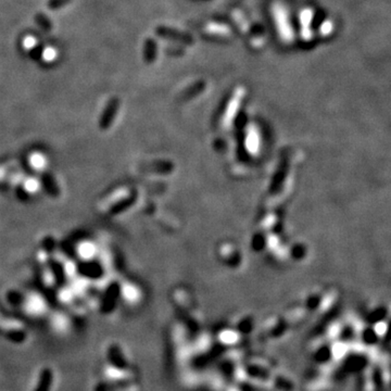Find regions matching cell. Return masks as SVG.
<instances>
[{"instance_id":"cell-1","label":"cell","mask_w":391,"mask_h":391,"mask_svg":"<svg viewBox=\"0 0 391 391\" xmlns=\"http://www.w3.org/2000/svg\"><path fill=\"white\" fill-rule=\"evenodd\" d=\"M273 12H274L275 22H276V25H277V29L280 34V37H282L286 42L292 41L293 29H292V27H290L292 25H290V23H289L288 16L285 11V8L280 6V4H276V6L274 7Z\"/></svg>"},{"instance_id":"cell-2","label":"cell","mask_w":391,"mask_h":391,"mask_svg":"<svg viewBox=\"0 0 391 391\" xmlns=\"http://www.w3.org/2000/svg\"><path fill=\"white\" fill-rule=\"evenodd\" d=\"M108 360L115 368L124 370L128 367L126 359L124 358L121 348L118 344H111L108 349Z\"/></svg>"},{"instance_id":"cell-3","label":"cell","mask_w":391,"mask_h":391,"mask_svg":"<svg viewBox=\"0 0 391 391\" xmlns=\"http://www.w3.org/2000/svg\"><path fill=\"white\" fill-rule=\"evenodd\" d=\"M155 32L158 33L159 36L168 38V39H172V41L185 42V43H189L190 41H192V38L187 36L186 34L180 33V32L176 31V29L169 28L167 26H159L157 29H155Z\"/></svg>"},{"instance_id":"cell-4","label":"cell","mask_w":391,"mask_h":391,"mask_svg":"<svg viewBox=\"0 0 391 391\" xmlns=\"http://www.w3.org/2000/svg\"><path fill=\"white\" fill-rule=\"evenodd\" d=\"M53 382V373L52 370L46 367L42 369L41 374H39L38 383L36 388L34 389V391H50Z\"/></svg>"},{"instance_id":"cell-5","label":"cell","mask_w":391,"mask_h":391,"mask_svg":"<svg viewBox=\"0 0 391 391\" xmlns=\"http://www.w3.org/2000/svg\"><path fill=\"white\" fill-rule=\"evenodd\" d=\"M118 108H119V100L117 98H114L108 103L106 110H104L102 119H101L102 126L107 127L108 125L111 123L113 118L115 117V113H117V111H118Z\"/></svg>"},{"instance_id":"cell-6","label":"cell","mask_w":391,"mask_h":391,"mask_svg":"<svg viewBox=\"0 0 391 391\" xmlns=\"http://www.w3.org/2000/svg\"><path fill=\"white\" fill-rule=\"evenodd\" d=\"M157 58V44L153 39L149 38L145 43L144 48V59L146 63H152Z\"/></svg>"},{"instance_id":"cell-7","label":"cell","mask_w":391,"mask_h":391,"mask_svg":"<svg viewBox=\"0 0 391 391\" xmlns=\"http://www.w3.org/2000/svg\"><path fill=\"white\" fill-rule=\"evenodd\" d=\"M129 385L126 380H121V382H115V383H99L98 385L95 386L94 391H117L119 389H122L127 387Z\"/></svg>"},{"instance_id":"cell-8","label":"cell","mask_w":391,"mask_h":391,"mask_svg":"<svg viewBox=\"0 0 391 391\" xmlns=\"http://www.w3.org/2000/svg\"><path fill=\"white\" fill-rule=\"evenodd\" d=\"M312 18H313V14L311 10H304L301 14V25H302V29H303V37L305 39L310 38V24L311 21H312Z\"/></svg>"},{"instance_id":"cell-9","label":"cell","mask_w":391,"mask_h":391,"mask_svg":"<svg viewBox=\"0 0 391 391\" xmlns=\"http://www.w3.org/2000/svg\"><path fill=\"white\" fill-rule=\"evenodd\" d=\"M35 22H36L38 26L43 28L44 31H50V29L52 28L51 21H50V20L43 13H38L35 16Z\"/></svg>"},{"instance_id":"cell-10","label":"cell","mask_w":391,"mask_h":391,"mask_svg":"<svg viewBox=\"0 0 391 391\" xmlns=\"http://www.w3.org/2000/svg\"><path fill=\"white\" fill-rule=\"evenodd\" d=\"M8 338L16 343H21L25 340V334L22 332H11L8 334Z\"/></svg>"},{"instance_id":"cell-11","label":"cell","mask_w":391,"mask_h":391,"mask_svg":"<svg viewBox=\"0 0 391 391\" xmlns=\"http://www.w3.org/2000/svg\"><path fill=\"white\" fill-rule=\"evenodd\" d=\"M71 2V0H49L48 1V8L51 10H58L65 4Z\"/></svg>"},{"instance_id":"cell-12","label":"cell","mask_w":391,"mask_h":391,"mask_svg":"<svg viewBox=\"0 0 391 391\" xmlns=\"http://www.w3.org/2000/svg\"><path fill=\"white\" fill-rule=\"evenodd\" d=\"M43 53V47L42 46H36L35 47L33 50H32V52H31V56H32V58H34V59H38L39 57H41V54Z\"/></svg>"},{"instance_id":"cell-13","label":"cell","mask_w":391,"mask_h":391,"mask_svg":"<svg viewBox=\"0 0 391 391\" xmlns=\"http://www.w3.org/2000/svg\"><path fill=\"white\" fill-rule=\"evenodd\" d=\"M320 31H322L323 33H329L330 31H332V24H330V22H326L322 26V29H320Z\"/></svg>"}]
</instances>
